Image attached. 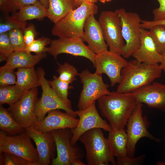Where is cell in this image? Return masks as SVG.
I'll return each instance as SVG.
<instances>
[{
  "instance_id": "6da1fadb",
  "label": "cell",
  "mask_w": 165,
  "mask_h": 165,
  "mask_svg": "<svg viewBox=\"0 0 165 165\" xmlns=\"http://www.w3.org/2000/svg\"><path fill=\"white\" fill-rule=\"evenodd\" d=\"M101 113L112 129H124L138 102L131 92H112L97 100Z\"/></svg>"
},
{
  "instance_id": "7a4b0ae2",
  "label": "cell",
  "mask_w": 165,
  "mask_h": 165,
  "mask_svg": "<svg viewBox=\"0 0 165 165\" xmlns=\"http://www.w3.org/2000/svg\"><path fill=\"white\" fill-rule=\"evenodd\" d=\"M162 71L158 64H146L135 59L128 61L122 70L121 80L116 91L131 92L161 77Z\"/></svg>"
},
{
  "instance_id": "3957f363",
  "label": "cell",
  "mask_w": 165,
  "mask_h": 165,
  "mask_svg": "<svg viewBox=\"0 0 165 165\" xmlns=\"http://www.w3.org/2000/svg\"><path fill=\"white\" fill-rule=\"evenodd\" d=\"M97 12L98 7L95 3L83 2L54 24L52 29V34L61 38H82L86 19L90 15L97 14Z\"/></svg>"
},
{
  "instance_id": "277c9868",
  "label": "cell",
  "mask_w": 165,
  "mask_h": 165,
  "mask_svg": "<svg viewBox=\"0 0 165 165\" xmlns=\"http://www.w3.org/2000/svg\"><path fill=\"white\" fill-rule=\"evenodd\" d=\"M101 130L98 128L91 129L79 138L85 149L87 164L116 165V161L109 141L105 137Z\"/></svg>"
},
{
  "instance_id": "5b68a950",
  "label": "cell",
  "mask_w": 165,
  "mask_h": 165,
  "mask_svg": "<svg viewBox=\"0 0 165 165\" xmlns=\"http://www.w3.org/2000/svg\"><path fill=\"white\" fill-rule=\"evenodd\" d=\"M36 72L39 86L42 90L41 96L36 101L35 110V114L38 121L42 120L49 112L56 109L63 110L76 117L77 116L75 111L72 108L70 101L63 100L56 94L51 87L49 81L46 78L43 69L38 67Z\"/></svg>"
},
{
  "instance_id": "8992f818",
  "label": "cell",
  "mask_w": 165,
  "mask_h": 165,
  "mask_svg": "<svg viewBox=\"0 0 165 165\" xmlns=\"http://www.w3.org/2000/svg\"><path fill=\"white\" fill-rule=\"evenodd\" d=\"M115 11L120 20L122 36L125 42L121 55L125 58H128L140 46L142 20L138 13L127 12L124 8Z\"/></svg>"
},
{
  "instance_id": "52a82bcc",
  "label": "cell",
  "mask_w": 165,
  "mask_h": 165,
  "mask_svg": "<svg viewBox=\"0 0 165 165\" xmlns=\"http://www.w3.org/2000/svg\"><path fill=\"white\" fill-rule=\"evenodd\" d=\"M25 131L15 135H7L0 132V152L15 155L31 163L40 165L38 154Z\"/></svg>"
},
{
  "instance_id": "ba28073f",
  "label": "cell",
  "mask_w": 165,
  "mask_h": 165,
  "mask_svg": "<svg viewBox=\"0 0 165 165\" xmlns=\"http://www.w3.org/2000/svg\"><path fill=\"white\" fill-rule=\"evenodd\" d=\"M143 105L138 103L127 124V155L129 157L134 156L136 145L142 138H147L158 142L161 141L160 139L155 138L148 130L150 123L147 116H143Z\"/></svg>"
},
{
  "instance_id": "9c48e42d",
  "label": "cell",
  "mask_w": 165,
  "mask_h": 165,
  "mask_svg": "<svg viewBox=\"0 0 165 165\" xmlns=\"http://www.w3.org/2000/svg\"><path fill=\"white\" fill-rule=\"evenodd\" d=\"M101 75L95 72L91 73L87 69L79 74L83 86L77 105L79 110L87 108L101 97L110 92L108 85L104 82Z\"/></svg>"
},
{
  "instance_id": "30bf717a",
  "label": "cell",
  "mask_w": 165,
  "mask_h": 165,
  "mask_svg": "<svg viewBox=\"0 0 165 165\" xmlns=\"http://www.w3.org/2000/svg\"><path fill=\"white\" fill-rule=\"evenodd\" d=\"M98 21L109 51L121 55L124 42L120 19L115 11H104Z\"/></svg>"
},
{
  "instance_id": "8fae6325",
  "label": "cell",
  "mask_w": 165,
  "mask_h": 165,
  "mask_svg": "<svg viewBox=\"0 0 165 165\" xmlns=\"http://www.w3.org/2000/svg\"><path fill=\"white\" fill-rule=\"evenodd\" d=\"M51 132L55 141L57 152V156L51 165H72L75 160H81L83 156L82 151L71 142L72 134L70 129H58Z\"/></svg>"
},
{
  "instance_id": "7c38bea8",
  "label": "cell",
  "mask_w": 165,
  "mask_h": 165,
  "mask_svg": "<svg viewBox=\"0 0 165 165\" xmlns=\"http://www.w3.org/2000/svg\"><path fill=\"white\" fill-rule=\"evenodd\" d=\"M75 112L79 119L77 126L70 129L72 134L71 141L73 145L76 144L83 134L89 130L98 128L109 132L112 130L110 124L99 115L96 108L95 101L87 108Z\"/></svg>"
},
{
  "instance_id": "4fadbf2b",
  "label": "cell",
  "mask_w": 165,
  "mask_h": 165,
  "mask_svg": "<svg viewBox=\"0 0 165 165\" xmlns=\"http://www.w3.org/2000/svg\"><path fill=\"white\" fill-rule=\"evenodd\" d=\"M127 63L121 55L107 50L96 54L95 73L105 74L109 79L111 86H113L120 82L122 70Z\"/></svg>"
},
{
  "instance_id": "5bb4252c",
  "label": "cell",
  "mask_w": 165,
  "mask_h": 165,
  "mask_svg": "<svg viewBox=\"0 0 165 165\" xmlns=\"http://www.w3.org/2000/svg\"><path fill=\"white\" fill-rule=\"evenodd\" d=\"M38 94L37 88L31 89L8 108L14 119L25 129L33 127L38 122L35 114Z\"/></svg>"
},
{
  "instance_id": "9a60e30c",
  "label": "cell",
  "mask_w": 165,
  "mask_h": 165,
  "mask_svg": "<svg viewBox=\"0 0 165 165\" xmlns=\"http://www.w3.org/2000/svg\"><path fill=\"white\" fill-rule=\"evenodd\" d=\"M48 52L56 59L60 54L66 53L75 56H80L95 63L96 54L84 43L82 38H61L52 40Z\"/></svg>"
},
{
  "instance_id": "2e32d148",
  "label": "cell",
  "mask_w": 165,
  "mask_h": 165,
  "mask_svg": "<svg viewBox=\"0 0 165 165\" xmlns=\"http://www.w3.org/2000/svg\"><path fill=\"white\" fill-rule=\"evenodd\" d=\"M131 93L138 103L165 112V84L153 82Z\"/></svg>"
},
{
  "instance_id": "e0dca14e",
  "label": "cell",
  "mask_w": 165,
  "mask_h": 165,
  "mask_svg": "<svg viewBox=\"0 0 165 165\" xmlns=\"http://www.w3.org/2000/svg\"><path fill=\"white\" fill-rule=\"evenodd\" d=\"M25 130L35 144L40 165L51 164L57 152L55 141L51 132H41L33 127Z\"/></svg>"
},
{
  "instance_id": "ac0fdd59",
  "label": "cell",
  "mask_w": 165,
  "mask_h": 165,
  "mask_svg": "<svg viewBox=\"0 0 165 165\" xmlns=\"http://www.w3.org/2000/svg\"><path fill=\"white\" fill-rule=\"evenodd\" d=\"M78 122L79 119L76 117L56 109L49 112L42 120L32 127L41 132H51L58 129L74 128Z\"/></svg>"
},
{
  "instance_id": "d6986e66",
  "label": "cell",
  "mask_w": 165,
  "mask_h": 165,
  "mask_svg": "<svg viewBox=\"0 0 165 165\" xmlns=\"http://www.w3.org/2000/svg\"><path fill=\"white\" fill-rule=\"evenodd\" d=\"M94 16L91 15L86 19L82 38L87 43V46L91 50L97 54L108 50V46L99 22Z\"/></svg>"
},
{
  "instance_id": "ffe728a7",
  "label": "cell",
  "mask_w": 165,
  "mask_h": 165,
  "mask_svg": "<svg viewBox=\"0 0 165 165\" xmlns=\"http://www.w3.org/2000/svg\"><path fill=\"white\" fill-rule=\"evenodd\" d=\"M139 48L132 56L137 61L146 64L160 63L162 55L158 52L149 31L141 28Z\"/></svg>"
},
{
  "instance_id": "44dd1931",
  "label": "cell",
  "mask_w": 165,
  "mask_h": 165,
  "mask_svg": "<svg viewBox=\"0 0 165 165\" xmlns=\"http://www.w3.org/2000/svg\"><path fill=\"white\" fill-rule=\"evenodd\" d=\"M46 56V53L32 55L25 50L14 51L7 59L4 65L13 70L33 67Z\"/></svg>"
},
{
  "instance_id": "7402d4cb",
  "label": "cell",
  "mask_w": 165,
  "mask_h": 165,
  "mask_svg": "<svg viewBox=\"0 0 165 165\" xmlns=\"http://www.w3.org/2000/svg\"><path fill=\"white\" fill-rule=\"evenodd\" d=\"M75 7V0H48L47 17L55 24Z\"/></svg>"
},
{
  "instance_id": "603a6c76",
  "label": "cell",
  "mask_w": 165,
  "mask_h": 165,
  "mask_svg": "<svg viewBox=\"0 0 165 165\" xmlns=\"http://www.w3.org/2000/svg\"><path fill=\"white\" fill-rule=\"evenodd\" d=\"M108 139L115 156L120 158L127 156V137L124 129H112L109 132Z\"/></svg>"
},
{
  "instance_id": "cb8c5ba5",
  "label": "cell",
  "mask_w": 165,
  "mask_h": 165,
  "mask_svg": "<svg viewBox=\"0 0 165 165\" xmlns=\"http://www.w3.org/2000/svg\"><path fill=\"white\" fill-rule=\"evenodd\" d=\"M15 73L16 85L25 92L39 86L37 72L34 67L18 68Z\"/></svg>"
},
{
  "instance_id": "d4e9b609",
  "label": "cell",
  "mask_w": 165,
  "mask_h": 165,
  "mask_svg": "<svg viewBox=\"0 0 165 165\" xmlns=\"http://www.w3.org/2000/svg\"><path fill=\"white\" fill-rule=\"evenodd\" d=\"M15 15L20 21L23 22L33 19L41 20L47 17V9L38 0L34 4L22 8Z\"/></svg>"
},
{
  "instance_id": "484cf974",
  "label": "cell",
  "mask_w": 165,
  "mask_h": 165,
  "mask_svg": "<svg viewBox=\"0 0 165 165\" xmlns=\"http://www.w3.org/2000/svg\"><path fill=\"white\" fill-rule=\"evenodd\" d=\"M0 129L9 135H15L25 130L14 119L9 108L0 105Z\"/></svg>"
},
{
  "instance_id": "4316f807",
  "label": "cell",
  "mask_w": 165,
  "mask_h": 165,
  "mask_svg": "<svg viewBox=\"0 0 165 165\" xmlns=\"http://www.w3.org/2000/svg\"><path fill=\"white\" fill-rule=\"evenodd\" d=\"M26 92L16 85L0 86V105L11 106L18 101Z\"/></svg>"
},
{
  "instance_id": "83f0119b",
  "label": "cell",
  "mask_w": 165,
  "mask_h": 165,
  "mask_svg": "<svg viewBox=\"0 0 165 165\" xmlns=\"http://www.w3.org/2000/svg\"><path fill=\"white\" fill-rule=\"evenodd\" d=\"M149 30L159 52L161 55L165 53V25H156Z\"/></svg>"
},
{
  "instance_id": "f1b7e54d",
  "label": "cell",
  "mask_w": 165,
  "mask_h": 165,
  "mask_svg": "<svg viewBox=\"0 0 165 165\" xmlns=\"http://www.w3.org/2000/svg\"><path fill=\"white\" fill-rule=\"evenodd\" d=\"M57 64L58 67L57 72L59 74L58 77L60 80L69 84L76 80V76L79 74L74 66L67 62L63 64Z\"/></svg>"
},
{
  "instance_id": "f546056e",
  "label": "cell",
  "mask_w": 165,
  "mask_h": 165,
  "mask_svg": "<svg viewBox=\"0 0 165 165\" xmlns=\"http://www.w3.org/2000/svg\"><path fill=\"white\" fill-rule=\"evenodd\" d=\"M49 83L53 91L62 99L68 101V90L72 88L70 84L60 80L58 77L54 76L53 79L49 81Z\"/></svg>"
},
{
  "instance_id": "4dcf8cb0",
  "label": "cell",
  "mask_w": 165,
  "mask_h": 165,
  "mask_svg": "<svg viewBox=\"0 0 165 165\" xmlns=\"http://www.w3.org/2000/svg\"><path fill=\"white\" fill-rule=\"evenodd\" d=\"M26 22L20 21L15 15L7 16L4 21L0 24V34L8 32L16 28L23 30L27 26Z\"/></svg>"
},
{
  "instance_id": "1f68e13d",
  "label": "cell",
  "mask_w": 165,
  "mask_h": 165,
  "mask_svg": "<svg viewBox=\"0 0 165 165\" xmlns=\"http://www.w3.org/2000/svg\"><path fill=\"white\" fill-rule=\"evenodd\" d=\"M8 33L14 51L25 50L27 46L24 38L23 29H15Z\"/></svg>"
},
{
  "instance_id": "d6a6232c",
  "label": "cell",
  "mask_w": 165,
  "mask_h": 165,
  "mask_svg": "<svg viewBox=\"0 0 165 165\" xmlns=\"http://www.w3.org/2000/svg\"><path fill=\"white\" fill-rule=\"evenodd\" d=\"M52 41L50 38L45 37L36 39L26 47L25 50L30 53H35L36 54L48 52V47L46 46L50 44Z\"/></svg>"
},
{
  "instance_id": "836d02e7",
  "label": "cell",
  "mask_w": 165,
  "mask_h": 165,
  "mask_svg": "<svg viewBox=\"0 0 165 165\" xmlns=\"http://www.w3.org/2000/svg\"><path fill=\"white\" fill-rule=\"evenodd\" d=\"M14 51L10 41L8 33L0 34V61H6Z\"/></svg>"
},
{
  "instance_id": "e575fe53",
  "label": "cell",
  "mask_w": 165,
  "mask_h": 165,
  "mask_svg": "<svg viewBox=\"0 0 165 165\" xmlns=\"http://www.w3.org/2000/svg\"><path fill=\"white\" fill-rule=\"evenodd\" d=\"M0 165H34L21 157L6 152H0Z\"/></svg>"
},
{
  "instance_id": "d590c367",
  "label": "cell",
  "mask_w": 165,
  "mask_h": 165,
  "mask_svg": "<svg viewBox=\"0 0 165 165\" xmlns=\"http://www.w3.org/2000/svg\"><path fill=\"white\" fill-rule=\"evenodd\" d=\"M16 81L14 70L4 65L0 67V86L16 85Z\"/></svg>"
},
{
  "instance_id": "8d00e7d4",
  "label": "cell",
  "mask_w": 165,
  "mask_h": 165,
  "mask_svg": "<svg viewBox=\"0 0 165 165\" xmlns=\"http://www.w3.org/2000/svg\"><path fill=\"white\" fill-rule=\"evenodd\" d=\"M38 0H8L4 8L2 10L8 13L12 11L19 10L23 7L36 3Z\"/></svg>"
},
{
  "instance_id": "74e56055",
  "label": "cell",
  "mask_w": 165,
  "mask_h": 165,
  "mask_svg": "<svg viewBox=\"0 0 165 165\" xmlns=\"http://www.w3.org/2000/svg\"><path fill=\"white\" fill-rule=\"evenodd\" d=\"M24 38L27 46L36 39L37 32L34 25L30 23L23 30Z\"/></svg>"
},
{
  "instance_id": "f35d334b",
  "label": "cell",
  "mask_w": 165,
  "mask_h": 165,
  "mask_svg": "<svg viewBox=\"0 0 165 165\" xmlns=\"http://www.w3.org/2000/svg\"><path fill=\"white\" fill-rule=\"evenodd\" d=\"M145 158L144 155L136 157H130L127 156L123 157L117 158L116 164L118 165H140L143 163Z\"/></svg>"
},
{
  "instance_id": "ab89813d",
  "label": "cell",
  "mask_w": 165,
  "mask_h": 165,
  "mask_svg": "<svg viewBox=\"0 0 165 165\" xmlns=\"http://www.w3.org/2000/svg\"><path fill=\"white\" fill-rule=\"evenodd\" d=\"M159 4V7L152 11L154 21L165 19V0H156Z\"/></svg>"
},
{
  "instance_id": "60d3db41",
  "label": "cell",
  "mask_w": 165,
  "mask_h": 165,
  "mask_svg": "<svg viewBox=\"0 0 165 165\" xmlns=\"http://www.w3.org/2000/svg\"><path fill=\"white\" fill-rule=\"evenodd\" d=\"M157 24L165 25V19L158 21L142 20L141 26V28L148 30Z\"/></svg>"
},
{
  "instance_id": "b9f144b4",
  "label": "cell",
  "mask_w": 165,
  "mask_h": 165,
  "mask_svg": "<svg viewBox=\"0 0 165 165\" xmlns=\"http://www.w3.org/2000/svg\"><path fill=\"white\" fill-rule=\"evenodd\" d=\"M97 0H75V7H77L79 6L83 2H88L92 3H95Z\"/></svg>"
},
{
  "instance_id": "7bdbcfd3",
  "label": "cell",
  "mask_w": 165,
  "mask_h": 165,
  "mask_svg": "<svg viewBox=\"0 0 165 165\" xmlns=\"http://www.w3.org/2000/svg\"><path fill=\"white\" fill-rule=\"evenodd\" d=\"M162 60L160 65L162 70L165 73V53L162 54Z\"/></svg>"
},
{
  "instance_id": "ee69618b",
  "label": "cell",
  "mask_w": 165,
  "mask_h": 165,
  "mask_svg": "<svg viewBox=\"0 0 165 165\" xmlns=\"http://www.w3.org/2000/svg\"><path fill=\"white\" fill-rule=\"evenodd\" d=\"M86 164L81 160L77 159L72 163V165H85Z\"/></svg>"
},
{
  "instance_id": "f6af8a7d",
  "label": "cell",
  "mask_w": 165,
  "mask_h": 165,
  "mask_svg": "<svg viewBox=\"0 0 165 165\" xmlns=\"http://www.w3.org/2000/svg\"><path fill=\"white\" fill-rule=\"evenodd\" d=\"M42 4L47 8L48 6V0H38Z\"/></svg>"
},
{
  "instance_id": "bcb514c9",
  "label": "cell",
  "mask_w": 165,
  "mask_h": 165,
  "mask_svg": "<svg viewBox=\"0 0 165 165\" xmlns=\"http://www.w3.org/2000/svg\"><path fill=\"white\" fill-rule=\"evenodd\" d=\"M101 2L104 3L106 2H109L111 1L112 0H97Z\"/></svg>"
},
{
  "instance_id": "7dc6e473",
  "label": "cell",
  "mask_w": 165,
  "mask_h": 165,
  "mask_svg": "<svg viewBox=\"0 0 165 165\" xmlns=\"http://www.w3.org/2000/svg\"><path fill=\"white\" fill-rule=\"evenodd\" d=\"M164 140L165 141V137H164Z\"/></svg>"
}]
</instances>
